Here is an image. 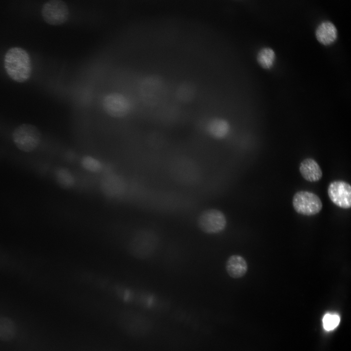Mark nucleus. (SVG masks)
I'll return each instance as SVG.
<instances>
[{
    "mask_svg": "<svg viewBox=\"0 0 351 351\" xmlns=\"http://www.w3.org/2000/svg\"><path fill=\"white\" fill-rule=\"evenodd\" d=\"M3 64L7 75L16 82L23 83L31 77V58L29 53L21 47H14L8 49L4 55Z\"/></svg>",
    "mask_w": 351,
    "mask_h": 351,
    "instance_id": "f03ea898",
    "label": "nucleus"
},
{
    "mask_svg": "<svg viewBox=\"0 0 351 351\" xmlns=\"http://www.w3.org/2000/svg\"><path fill=\"white\" fill-rule=\"evenodd\" d=\"M17 328L15 322L10 318L0 317V341L9 342L16 336Z\"/></svg>",
    "mask_w": 351,
    "mask_h": 351,
    "instance_id": "ddd939ff",
    "label": "nucleus"
},
{
    "mask_svg": "<svg viewBox=\"0 0 351 351\" xmlns=\"http://www.w3.org/2000/svg\"><path fill=\"white\" fill-rule=\"evenodd\" d=\"M125 251L134 258L146 259L156 252L159 238L153 232L146 230H138L130 233L121 239Z\"/></svg>",
    "mask_w": 351,
    "mask_h": 351,
    "instance_id": "f257e3e1",
    "label": "nucleus"
},
{
    "mask_svg": "<svg viewBox=\"0 0 351 351\" xmlns=\"http://www.w3.org/2000/svg\"><path fill=\"white\" fill-rule=\"evenodd\" d=\"M13 140L20 150L30 153L39 145L42 139L41 132L34 125L22 124L17 126L12 133Z\"/></svg>",
    "mask_w": 351,
    "mask_h": 351,
    "instance_id": "20e7f679",
    "label": "nucleus"
},
{
    "mask_svg": "<svg viewBox=\"0 0 351 351\" xmlns=\"http://www.w3.org/2000/svg\"><path fill=\"white\" fill-rule=\"evenodd\" d=\"M117 323L122 332L132 338L143 337L150 330V323L145 315L131 308L120 311L117 315Z\"/></svg>",
    "mask_w": 351,
    "mask_h": 351,
    "instance_id": "7ed1b4c3",
    "label": "nucleus"
},
{
    "mask_svg": "<svg viewBox=\"0 0 351 351\" xmlns=\"http://www.w3.org/2000/svg\"><path fill=\"white\" fill-rule=\"evenodd\" d=\"M199 229L206 234H215L223 231L227 225L225 214L215 209H210L202 212L197 219Z\"/></svg>",
    "mask_w": 351,
    "mask_h": 351,
    "instance_id": "0eeeda50",
    "label": "nucleus"
},
{
    "mask_svg": "<svg viewBox=\"0 0 351 351\" xmlns=\"http://www.w3.org/2000/svg\"><path fill=\"white\" fill-rule=\"evenodd\" d=\"M41 14L46 22L51 25H58L65 21L67 10L62 1L51 0L44 4Z\"/></svg>",
    "mask_w": 351,
    "mask_h": 351,
    "instance_id": "1a4fd4ad",
    "label": "nucleus"
},
{
    "mask_svg": "<svg viewBox=\"0 0 351 351\" xmlns=\"http://www.w3.org/2000/svg\"><path fill=\"white\" fill-rule=\"evenodd\" d=\"M328 195L331 201L337 207L348 209L351 207V186L343 180H335L328 187Z\"/></svg>",
    "mask_w": 351,
    "mask_h": 351,
    "instance_id": "6e6552de",
    "label": "nucleus"
},
{
    "mask_svg": "<svg viewBox=\"0 0 351 351\" xmlns=\"http://www.w3.org/2000/svg\"><path fill=\"white\" fill-rule=\"evenodd\" d=\"M317 40L322 44L329 45L333 43L337 37V30L333 23L326 20L321 22L315 31Z\"/></svg>",
    "mask_w": 351,
    "mask_h": 351,
    "instance_id": "f8f14e48",
    "label": "nucleus"
},
{
    "mask_svg": "<svg viewBox=\"0 0 351 351\" xmlns=\"http://www.w3.org/2000/svg\"><path fill=\"white\" fill-rule=\"evenodd\" d=\"M207 130L212 136L217 138H222L229 133L230 126L226 121L215 118L209 122Z\"/></svg>",
    "mask_w": 351,
    "mask_h": 351,
    "instance_id": "4468645a",
    "label": "nucleus"
},
{
    "mask_svg": "<svg viewBox=\"0 0 351 351\" xmlns=\"http://www.w3.org/2000/svg\"><path fill=\"white\" fill-rule=\"evenodd\" d=\"M178 90V97L182 100H188L194 95V89L188 84L180 86Z\"/></svg>",
    "mask_w": 351,
    "mask_h": 351,
    "instance_id": "f3484780",
    "label": "nucleus"
},
{
    "mask_svg": "<svg viewBox=\"0 0 351 351\" xmlns=\"http://www.w3.org/2000/svg\"><path fill=\"white\" fill-rule=\"evenodd\" d=\"M292 204L296 213L307 216L317 214L323 207L320 197L314 193L307 191L295 193L292 197Z\"/></svg>",
    "mask_w": 351,
    "mask_h": 351,
    "instance_id": "39448f33",
    "label": "nucleus"
},
{
    "mask_svg": "<svg viewBox=\"0 0 351 351\" xmlns=\"http://www.w3.org/2000/svg\"><path fill=\"white\" fill-rule=\"evenodd\" d=\"M340 317L336 314L326 313L323 318L324 329L329 331L334 329L339 325Z\"/></svg>",
    "mask_w": 351,
    "mask_h": 351,
    "instance_id": "dca6fc26",
    "label": "nucleus"
},
{
    "mask_svg": "<svg viewBox=\"0 0 351 351\" xmlns=\"http://www.w3.org/2000/svg\"><path fill=\"white\" fill-rule=\"evenodd\" d=\"M302 176L307 181L314 182L321 179L322 171L318 163L313 158H307L303 160L299 168Z\"/></svg>",
    "mask_w": 351,
    "mask_h": 351,
    "instance_id": "9d476101",
    "label": "nucleus"
},
{
    "mask_svg": "<svg viewBox=\"0 0 351 351\" xmlns=\"http://www.w3.org/2000/svg\"><path fill=\"white\" fill-rule=\"evenodd\" d=\"M275 58L274 51L269 47L263 48L258 53L257 60L263 68L270 69L273 65Z\"/></svg>",
    "mask_w": 351,
    "mask_h": 351,
    "instance_id": "2eb2a0df",
    "label": "nucleus"
},
{
    "mask_svg": "<svg viewBox=\"0 0 351 351\" xmlns=\"http://www.w3.org/2000/svg\"><path fill=\"white\" fill-rule=\"evenodd\" d=\"M102 106L106 114L116 118H122L131 112L132 106L129 99L117 92L110 93L105 96Z\"/></svg>",
    "mask_w": 351,
    "mask_h": 351,
    "instance_id": "423d86ee",
    "label": "nucleus"
},
{
    "mask_svg": "<svg viewBox=\"0 0 351 351\" xmlns=\"http://www.w3.org/2000/svg\"><path fill=\"white\" fill-rule=\"evenodd\" d=\"M225 267L228 274L234 279L243 277L248 270L246 260L238 254L231 255L226 262Z\"/></svg>",
    "mask_w": 351,
    "mask_h": 351,
    "instance_id": "9b49d317",
    "label": "nucleus"
}]
</instances>
